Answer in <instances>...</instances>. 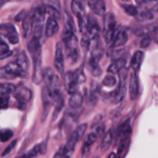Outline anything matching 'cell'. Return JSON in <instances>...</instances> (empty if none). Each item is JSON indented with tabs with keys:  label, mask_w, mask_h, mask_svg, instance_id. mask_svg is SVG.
<instances>
[{
	"label": "cell",
	"mask_w": 158,
	"mask_h": 158,
	"mask_svg": "<svg viewBox=\"0 0 158 158\" xmlns=\"http://www.w3.org/2000/svg\"><path fill=\"white\" fill-rule=\"evenodd\" d=\"M117 30L115 15L112 12H107L103 18V37L106 43H112Z\"/></svg>",
	"instance_id": "cell-1"
},
{
	"label": "cell",
	"mask_w": 158,
	"mask_h": 158,
	"mask_svg": "<svg viewBox=\"0 0 158 158\" xmlns=\"http://www.w3.org/2000/svg\"><path fill=\"white\" fill-rule=\"evenodd\" d=\"M43 80L46 83V86L49 87L52 93L62 91L60 77L51 67H46L43 69Z\"/></svg>",
	"instance_id": "cell-2"
},
{
	"label": "cell",
	"mask_w": 158,
	"mask_h": 158,
	"mask_svg": "<svg viewBox=\"0 0 158 158\" xmlns=\"http://www.w3.org/2000/svg\"><path fill=\"white\" fill-rule=\"evenodd\" d=\"M14 97L16 100L17 107L22 110H24L26 109V103H28L32 98V92L26 86H18L14 93Z\"/></svg>",
	"instance_id": "cell-3"
},
{
	"label": "cell",
	"mask_w": 158,
	"mask_h": 158,
	"mask_svg": "<svg viewBox=\"0 0 158 158\" xmlns=\"http://www.w3.org/2000/svg\"><path fill=\"white\" fill-rule=\"evenodd\" d=\"M0 35L7 39L9 43L15 45L19 42V37L15 26L11 23L0 24Z\"/></svg>",
	"instance_id": "cell-4"
},
{
	"label": "cell",
	"mask_w": 158,
	"mask_h": 158,
	"mask_svg": "<svg viewBox=\"0 0 158 158\" xmlns=\"http://www.w3.org/2000/svg\"><path fill=\"white\" fill-rule=\"evenodd\" d=\"M131 134V127L130 124V119L123 120L119 124L117 128V141L120 145L124 143Z\"/></svg>",
	"instance_id": "cell-5"
},
{
	"label": "cell",
	"mask_w": 158,
	"mask_h": 158,
	"mask_svg": "<svg viewBox=\"0 0 158 158\" xmlns=\"http://www.w3.org/2000/svg\"><path fill=\"white\" fill-rule=\"evenodd\" d=\"M42 100L43 106V120H45L48 114V111L50 109L51 106L54 103V97L52 91L46 86H43L42 89Z\"/></svg>",
	"instance_id": "cell-6"
},
{
	"label": "cell",
	"mask_w": 158,
	"mask_h": 158,
	"mask_svg": "<svg viewBox=\"0 0 158 158\" xmlns=\"http://www.w3.org/2000/svg\"><path fill=\"white\" fill-rule=\"evenodd\" d=\"M64 83L66 89L69 94H74L78 92V88L80 86L75 72H68L64 76Z\"/></svg>",
	"instance_id": "cell-7"
},
{
	"label": "cell",
	"mask_w": 158,
	"mask_h": 158,
	"mask_svg": "<svg viewBox=\"0 0 158 158\" xmlns=\"http://www.w3.org/2000/svg\"><path fill=\"white\" fill-rule=\"evenodd\" d=\"M80 140V138L79 137L78 134H77L75 131L70 134V136L68 138L67 142L66 144L63 146V151H64V156L65 158H71L74 151H75L76 146L77 143Z\"/></svg>",
	"instance_id": "cell-8"
},
{
	"label": "cell",
	"mask_w": 158,
	"mask_h": 158,
	"mask_svg": "<svg viewBox=\"0 0 158 158\" xmlns=\"http://www.w3.org/2000/svg\"><path fill=\"white\" fill-rule=\"evenodd\" d=\"M27 49L32 56V60L42 58L41 42L35 37H32L27 45Z\"/></svg>",
	"instance_id": "cell-9"
},
{
	"label": "cell",
	"mask_w": 158,
	"mask_h": 158,
	"mask_svg": "<svg viewBox=\"0 0 158 158\" xmlns=\"http://www.w3.org/2000/svg\"><path fill=\"white\" fill-rule=\"evenodd\" d=\"M54 65L58 71L59 73H64V56H63V47L61 43H57L56 46V53L55 59H54Z\"/></svg>",
	"instance_id": "cell-10"
},
{
	"label": "cell",
	"mask_w": 158,
	"mask_h": 158,
	"mask_svg": "<svg viewBox=\"0 0 158 158\" xmlns=\"http://www.w3.org/2000/svg\"><path fill=\"white\" fill-rule=\"evenodd\" d=\"M100 32V28L99 23L94 17L89 15L87 19V28H86V33L88 36L92 40H95L99 37Z\"/></svg>",
	"instance_id": "cell-11"
},
{
	"label": "cell",
	"mask_w": 158,
	"mask_h": 158,
	"mask_svg": "<svg viewBox=\"0 0 158 158\" xmlns=\"http://www.w3.org/2000/svg\"><path fill=\"white\" fill-rule=\"evenodd\" d=\"M130 97L132 100H135L139 94V79L135 72H132L129 80Z\"/></svg>",
	"instance_id": "cell-12"
},
{
	"label": "cell",
	"mask_w": 158,
	"mask_h": 158,
	"mask_svg": "<svg viewBox=\"0 0 158 158\" xmlns=\"http://www.w3.org/2000/svg\"><path fill=\"white\" fill-rule=\"evenodd\" d=\"M89 9L99 16L106 15V3L103 0H89L87 2Z\"/></svg>",
	"instance_id": "cell-13"
},
{
	"label": "cell",
	"mask_w": 158,
	"mask_h": 158,
	"mask_svg": "<svg viewBox=\"0 0 158 158\" xmlns=\"http://www.w3.org/2000/svg\"><path fill=\"white\" fill-rule=\"evenodd\" d=\"M117 32H116L115 36H114V40L112 41V45L111 47L112 48H117L123 46L128 41V35L127 32L124 30V29H117Z\"/></svg>",
	"instance_id": "cell-14"
},
{
	"label": "cell",
	"mask_w": 158,
	"mask_h": 158,
	"mask_svg": "<svg viewBox=\"0 0 158 158\" xmlns=\"http://www.w3.org/2000/svg\"><path fill=\"white\" fill-rule=\"evenodd\" d=\"M43 66H42V58L33 60V74L32 81L35 84H40L43 81Z\"/></svg>",
	"instance_id": "cell-15"
},
{
	"label": "cell",
	"mask_w": 158,
	"mask_h": 158,
	"mask_svg": "<svg viewBox=\"0 0 158 158\" xmlns=\"http://www.w3.org/2000/svg\"><path fill=\"white\" fill-rule=\"evenodd\" d=\"M46 152V143H41L39 144L35 145L32 149L30 151H27L25 154H22V155L18 156L15 158H34L36 157L39 154H44Z\"/></svg>",
	"instance_id": "cell-16"
},
{
	"label": "cell",
	"mask_w": 158,
	"mask_h": 158,
	"mask_svg": "<svg viewBox=\"0 0 158 158\" xmlns=\"http://www.w3.org/2000/svg\"><path fill=\"white\" fill-rule=\"evenodd\" d=\"M59 24L57 20L53 17L49 16L46 22V28H45V34L46 37H52L58 32Z\"/></svg>",
	"instance_id": "cell-17"
},
{
	"label": "cell",
	"mask_w": 158,
	"mask_h": 158,
	"mask_svg": "<svg viewBox=\"0 0 158 158\" xmlns=\"http://www.w3.org/2000/svg\"><path fill=\"white\" fill-rule=\"evenodd\" d=\"M65 46H66V53H70V52H73L75 51L78 50V46H79V40L75 34H73L70 36L68 37L66 40L64 41Z\"/></svg>",
	"instance_id": "cell-18"
},
{
	"label": "cell",
	"mask_w": 158,
	"mask_h": 158,
	"mask_svg": "<svg viewBox=\"0 0 158 158\" xmlns=\"http://www.w3.org/2000/svg\"><path fill=\"white\" fill-rule=\"evenodd\" d=\"M5 69H6L9 73H10L11 75L13 76L15 78L16 77H23L26 75V73L24 72L21 68L19 67L18 64L15 63H9L6 65V66H4Z\"/></svg>",
	"instance_id": "cell-19"
},
{
	"label": "cell",
	"mask_w": 158,
	"mask_h": 158,
	"mask_svg": "<svg viewBox=\"0 0 158 158\" xmlns=\"http://www.w3.org/2000/svg\"><path fill=\"white\" fill-rule=\"evenodd\" d=\"M46 15V7H45V5H43V6H37V7L34 9L33 12H32V15H31V17H32L33 23H36L40 24L42 22L44 21Z\"/></svg>",
	"instance_id": "cell-20"
},
{
	"label": "cell",
	"mask_w": 158,
	"mask_h": 158,
	"mask_svg": "<svg viewBox=\"0 0 158 158\" xmlns=\"http://www.w3.org/2000/svg\"><path fill=\"white\" fill-rule=\"evenodd\" d=\"M83 101H84V97H83V94L78 91L71 95L68 103H69V107L72 109H79L83 105Z\"/></svg>",
	"instance_id": "cell-21"
},
{
	"label": "cell",
	"mask_w": 158,
	"mask_h": 158,
	"mask_svg": "<svg viewBox=\"0 0 158 158\" xmlns=\"http://www.w3.org/2000/svg\"><path fill=\"white\" fill-rule=\"evenodd\" d=\"M71 9H72L74 15L77 17V19H83L86 18L85 15V8L83 6V2L77 0H74L71 2Z\"/></svg>",
	"instance_id": "cell-22"
},
{
	"label": "cell",
	"mask_w": 158,
	"mask_h": 158,
	"mask_svg": "<svg viewBox=\"0 0 158 158\" xmlns=\"http://www.w3.org/2000/svg\"><path fill=\"white\" fill-rule=\"evenodd\" d=\"M143 57H144V53L141 50H137L134 52L131 60V67L134 71L139 70L143 63Z\"/></svg>",
	"instance_id": "cell-23"
},
{
	"label": "cell",
	"mask_w": 158,
	"mask_h": 158,
	"mask_svg": "<svg viewBox=\"0 0 158 158\" xmlns=\"http://www.w3.org/2000/svg\"><path fill=\"white\" fill-rule=\"evenodd\" d=\"M126 63V60L123 58L115 60V61H114L112 64L110 65L109 67L107 68V73L109 74H111V75L119 73V72H120L121 69L125 68Z\"/></svg>",
	"instance_id": "cell-24"
},
{
	"label": "cell",
	"mask_w": 158,
	"mask_h": 158,
	"mask_svg": "<svg viewBox=\"0 0 158 158\" xmlns=\"http://www.w3.org/2000/svg\"><path fill=\"white\" fill-rule=\"evenodd\" d=\"M135 19L138 21H148L154 19V14L147 8H138V12L135 16Z\"/></svg>",
	"instance_id": "cell-25"
},
{
	"label": "cell",
	"mask_w": 158,
	"mask_h": 158,
	"mask_svg": "<svg viewBox=\"0 0 158 158\" xmlns=\"http://www.w3.org/2000/svg\"><path fill=\"white\" fill-rule=\"evenodd\" d=\"M16 63L19 66V67L23 69L24 72L27 73L28 69L29 68V60L28 58L27 55L24 51H22L19 54L18 57H17Z\"/></svg>",
	"instance_id": "cell-26"
},
{
	"label": "cell",
	"mask_w": 158,
	"mask_h": 158,
	"mask_svg": "<svg viewBox=\"0 0 158 158\" xmlns=\"http://www.w3.org/2000/svg\"><path fill=\"white\" fill-rule=\"evenodd\" d=\"M113 140H114L113 131H111V130H109V131L104 134V137H103L101 142V144H100V148H101L102 151H106L109 150L111 144H112Z\"/></svg>",
	"instance_id": "cell-27"
},
{
	"label": "cell",
	"mask_w": 158,
	"mask_h": 158,
	"mask_svg": "<svg viewBox=\"0 0 158 158\" xmlns=\"http://www.w3.org/2000/svg\"><path fill=\"white\" fill-rule=\"evenodd\" d=\"M32 25H33V21L31 17V15H27L26 19L23 22V35L25 38H27L32 31Z\"/></svg>",
	"instance_id": "cell-28"
},
{
	"label": "cell",
	"mask_w": 158,
	"mask_h": 158,
	"mask_svg": "<svg viewBox=\"0 0 158 158\" xmlns=\"http://www.w3.org/2000/svg\"><path fill=\"white\" fill-rule=\"evenodd\" d=\"M45 7H46V13H49V16L53 17L56 20L60 19L61 18V15H60V12L58 7H56L55 6H52V5L48 4V3H46Z\"/></svg>",
	"instance_id": "cell-29"
},
{
	"label": "cell",
	"mask_w": 158,
	"mask_h": 158,
	"mask_svg": "<svg viewBox=\"0 0 158 158\" xmlns=\"http://www.w3.org/2000/svg\"><path fill=\"white\" fill-rule=\"evenodd\" d=\"M98 88H93L92 91L89 93L87 97V103L89 106H95L98 101Z\"/></svg>",
	"instance_id": "cell-30"
},
{
	"label": "cell",
	"mask_w": 158,
	"mask_h": 158,
	"mask_svg": "<svg viewBox=\"0 0 158 158\" xmlns=\"http://www.w3.org/2000/svg\"><path fill=\"white\" fill-rule=\"evenodd\" d=\"M55 110H54L53 113V119H56L57 117V116L59 115V114L60 113V111L62 110V109L64 106V99L63 97H60L57 100H55Z\"/></svg>",
	"instance_id": "cell-31"
},
{
	"label": "cell",
	"mask_w": 158,
	"mask_h": 158,
	"mask_svg": "<svg viewBox=\"0 0 158 158\" xmlns=\"http://www.w3.org/2000/svg\"><path fill=\"white\" fill-rule=\"evenodd\" d=\"M98 137L99 135L95 132V131L92 133H89V134L86 136L83 145L86 147H89V148H91V146L97 141Z\"/></svg>",
	"instance_id": "cell-32"
},
{
	"label": "cell",
	"mask_w": 158,
	"mask_h": 158,
	"mask_svg": "<svg viewBox=\"0 0 158 158\" xmlns=\"http://www.w3.org/2000/svg\"><path fill=\"white\" fill-rule=\"evenodd\" d=\"M0 90H1V93H4V94H14L16 90V87L12 83H1L0 84Z\"/></svg>",
	"instance_id": "cell-33"
},
{
	"label": "cell",
	"mask_w": 158,
	"mask_h": 158,
	"mask_svg": "<svg viewBox=\"0 0 158 158\" xmlns=\"http://www.w3.org/2000/svg\"><path fill=\"white\" fill-rule=\"evenodd\" d=\"M121 6L122 8L124 9L125 12H126L129 15L135 17L136 15H137V12H138V8H137V6L131 4H123Z\"/></svg>",
	"instance_id": "cell-34"
},
{
	"label": "cell",
	"mask_w": 158,
	"mask_h": 158,
	"mask_svg": "<svg viewBox=\"0 0 158 158\" xmlns=\"http://www.w3.org/2000/svg\"><path fill=\"white\" fill-rule=\"evenodd\" d=\"M117 84V79L114 75L108 74L103 80V85L106 87H113Z\"/></svg>",
	"instance_id": "cell-35"
},
{
	"label": "cell",
	"mask_w": 158,
	"mask_h": 158,
	"mask_svg": "<svg viewBox=\"0 0 158 158\" xmlns=\"http://www.w3.org/2000/svg\"><path fill=\"white\" fill-rule=\"evenodd\" d=\"M13 136V132L9 129L0 130V140L2 142H6L10 140Z\"/></svg>",
	"instance_id": "cell-36"
},
{
	"label": "cell",
	"mask_w": 158,
	"mask_h": 158,
	"mask_svg": "<svg viewBox=\"0 0 158 158\" xmlns=\"http://www.w3.org/2000/svg\"><path fill=\"white\" fill-rule=\"evenodd\" d=\"M9 94L0 93V109H6L9 106Z\"/></svg>",
	"instance_id": "cell-37"
},
{
	"label": "cell",
	"mask_w": 158,
	"mask_h": 158,
	"mask_svg": "<svg viewBox=\"0 0 158 158\" xmlns=\"http://www.w3.org/2000/svg\"><path fill=\"white\" fill-rule=\"evenodd\" d=\"M91 43V39L87 35H83V38H82L81 42H80V45H81V47L83 49V50L85 52H87L89 49V46H90Z\"/></svg>",
	"instance_id": "cell-38"
},
{
	"label": "cell",
	"mask_w": 158,
	"mask_h": 158,
	"mask_svg": "<svg viewBox=\"0 0 158 158\" xmlns=\"http://www.w3.org/2000/svg\"><path fill=\"white\" fill-rule=\"evenodd\" d=\"M44 26L42 24H39L38 26H36V27L35 28V30H34V35L33 37H35L36 39H38L40 42L43 40V35H44Z\"/></svg>",
	"instance_id": "cell-39"
},
{
	"label": "cell",
	"mask_w": 158,
	"mask_h": 158,
	"mask_svg": "<svg viewBox=\"0 0 158 158\" xmlns=\"http://www.w3.org/2000/svg\"><path fill=\"white\" fill-rule=\"evenodd\" d=\"M86 128H87V123H82V124H80V126H79L75 130V131L77 132V134H78L79 137L80 138V140H81L82 137H83V135H84L85 132H86Z\"/></svg>",
	"instance_id": "cell-40"
},
{
	"label": "cell",
	"mask_w": 158,
	"mask_h": 158,
	"mask_svg": "<svg viewBox=\"0 0 158 158\" xmlns=\"http://www.w3.org/2000/svg\"><path fill=\"white\" fill-rule=\"evenodd\" d=\"M0 79H2V80H12V79H15V77L12 75H11L10 73L6 71V69H5V67L0 68Z\"/></svg>",
	"instance_id": "cell-41"
},
{
	"label": "cell",
	"mask_w": 158,
	"mask_h": 158,
	"mask_svg": "<svg viewBox=\"0 0 158 158\" xmlns=\"http://www.w3.org/2000/svg\"><path fill=\"white\" fill-rule=\"evenodd\" d=\"M151 43V37L149 35H144L140 41V47L148 48Z\"/></svg>",
	"instance_id": "cell-42"
},
{
	"label": "cell",
	"mask_w": 158,
	"mask_h": 158,
	"mask_svg": "<svg viewBox=\"0 0 158 158\" xmlns=\"http://www.w3.org/2000/svg\"><path fill=\"white\" fill-rule=\"evenodd\" d=\"M16 143H17V140H13V141L11 142V143H9V146H8L7 148L5 149V151L2 152V157H5V156L8 155V154H9V153H10L11 151L13 150V148H15V145H16Z\"/></svg>",
	"instance_id": "cell-43"
},
{
	"label": "cell",
	"mask_w": 158,
	"mask_h": 158,
	"mask_svg": "<svg viewBox=\"0 0 158 158\" xmlns=\"http://www.w3.org/2000/svg\"><path fill=\"white\" fill-rule=\"evenodd\" d=\"M27 13H26V11L25 9H23V10L20 11L15 17V22H21L25 19L27 17Z\"/></svg>",
	"instance_id": "cell-44"
},
{
	"label": "cell",
	"mask_w": 158,
	"mask_h": 158,
	"mask_svg": "<svg viewBox=\"0 0 158 158\" xmlns=\"http://www.w3.org/2000/svg\"><path fill=\"white\" fill-rule=\"evenodd\" d=\"M9 47L7 45V43L0 40V52H1V53H5V52H9Z\"/></svg>",
	"instance_id": "cell-45"
},
{
	"label": "cell",
	"mask_w": 158,
	"mask_h": 158,
	"mask_svg": "<svg viewBox=\"0 0 158 158\" xmlns=\"http://www.w3.org/2000/svg\"><path fill=\"white\" fill-rule=\"evenodd\" d=\"M104 131H105V125L103 124H100L98 127H97V129L95 130V132L98 134L99 137L103 135V134H104Z\"/></svg>",
	"instance_id": "cell-46"
},
{
	"label": "cell",
	"mask_w": 158,
	"mask_h": 158,
	"mask_svg": "<svg viewBox=\"0 0 158 158\" xmlns=\"http://www.w3.org/2000/svg\"><path fill=\"white\" fill-rule=\"evenodd\" d=\"M53 158H65L64 151H63V146H62L60 149L58 150L56 153L54 155Z\"/></svg>",
	"instance_id": "cell-47"
},
{
	"label": "cell",
	"mask_w": 158,
	"mask_h": 158,
	"mask_svg": "<svg viewBox=\"0 0 158 158\" xmlns=\"http://www.w3.org/2000/svg\"><path fill=\"white\" fill-rule=\"evenodd\" d=\"M12 54V52L11 50H9V52H5V53H1V55H0V59H1V60H4V59H6L8 58V57L11 56Z\"/></svg>",
	"instance_id": "cell-48"
},
{
	"label": "cell",
	"mask_w": 158,
	"mask_h": 158,
	"mask_svg": "<svg viewBox=\"0 0 158 158\" xmlns=\"http://www.w3.org/2000/svg\"><path fill=\"white\" fill-rule=\"evenodd\" d=\"M107 158H119V157H117V154H116L115 153L112 152L109 156H108Z\"/></svg>",
	"instance_id": "cell-49"
},
{
	"label": "cell",
	"mask_w": 158,
	"mask_h": 158,
	"mask_svg": "<svg viewBox=\"0 0 158 158\" xmlns=\"http://www.w3.org/2000/svg\"><path fill=\"white\" fill-rule=\"evenodd\" d=\"M153 10H154V12H158V2L154 6V8H153Z\"/></svg>",
	"instance_id": "cell-50"
},
{
	"label": "cell",
	"mask_w": 158,
	"mask_h": 158,
	"mask_svg": "<svg viewBox=\"0 0 158 158\" xmlns=\"http://www.w3.org/2000/svg\"><path fill=\"white\" fill-rule=\"evenodd\" d=\"M94 158H98V157H94Z\"/></svg>",
	"instance_id": "cell-51"
}]
</instances>
